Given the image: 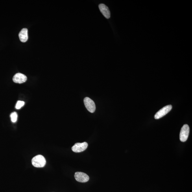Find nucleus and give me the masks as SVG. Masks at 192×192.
Masks as SVG:
<instances>
[{
  "mask_svg": "<svg viewBox=\"0 0 192 192\" xmlns=\"http://www.w3.org/2000/svg\"><path fill=\"white\" fill-rule=\"evenodd\" d=\"M75 177L76 180L81 183L87 182L89 179V176L83 172H76Z\"/></svg>",
  "mask_w": 192,
  "mask_h": 192,
  "instance_id": "nucleus-6",
  "label": "nucleus"
},
{
  "mask_svg": "<svg viewBox=\"0 0 192 192\" xmlns=\"http://www.w3.org/2000/svg\"><path fill=\"white\" fill-rule=\"evenodd\" d=\"M25 102L23 101H17L16 105V108L17 109H19L21 107L24 105Z\"/></svg>",
  "mask_w": 192,
  "mask_h": 192,
  "instance_id": "nucleus-11",
  "label": "nucleus"
},
{
  "mask_svg": "<svg viewBox=\"0 0 192 192\" xmlns=\"http://www.w3.org/2000/svg\"><path fill=\"white\" fill-rule=\"evenodd\" d=\"M190 132L189 126L187 124H185L181 128L180 134V139L181 141L185 142L188 138Z\"/></svg>",
  "mask_w": 192,
  "mask_h": 192,
  "instance_id": "nucleus-2",
  "label": "nucleus"
},
{
  "mask_svg": "<svg viewBox=\"0 0 192 192\" xmlns=\"http://www.w3.org/2000/svg\"><path fill=\"white\" fill-rule=\"evenodd\" d=\"M100 12L106 19H109L110 17V12L107 6L103 4H100L99 6Z\"/></svg>",
  "mask_w": 192,
  "mask_h": 192,
  "instance_id": "nucleus-8",
  "label": "nucleus"
},
{
  "mask_svg": "<svg viewBox=\"0 0 192 192\" xmlns=\"http://www.w3.org/2000/svg\"><path fill=\"white\" fill-rule=\"evenodd\" d=\"M172 108V106L171 105L164 107L161 109L158 112L156 113L154 116V118L156 119H158L163 117L170 112Z\"/></svg>",
  "mask_w": 192,
  "mask_h": 192,
  "instance_id": "nucleus-3",
  "label": "nucleus"
},
{
  "mask_svg": "<svg viewBox=\"0 0 192 192\" xmlns=\"http://www.w3.org/2000/svg\"><path fill=\"white\" fill-rule=\"evenodd\" d=\"M11 119L13 123H16L17 118V114L16 112L12 113L10 115Z\"/></svg>",
  "mask_w": 192,
  "mask_h": 192,
  "instance_id": "nucleus-10",
  "label": "nucleus"
},
{
  "mask_svg": "<svg viewBox=\"0 0 192 192\" xmlns=\"http://www.w3.org/2000/svg\"><path fill=\"white\" fill-rule=\"evenodd\" d=\"M88 144L86 142L82 143H76L72 147L73 151L76 153H79L84 151L88 147Z\"/></svg>",
  "mask_w": 192,
  "mask_h": 192,
  "instance_id": "nucleus-5",
  "label": "nucleus"
},
{
  "mask_svg": "<svg viewBox=\"0 0 192 192\" xmlns=\"http://www.w3.org/2000/svg\"><path fill=\"white\" fill-rule=\"evenodd\" d=\"M27 79V76L22 73H19L16 74L13 78L14 82L19 84L25 82Z\"/></svg>",
  "mask_w": 192,
  "mask_h": 192,
  "instance_id": "nucleus-7",
  "label": "nucleus"
},
{
  "mask_svg": "<svg viewBox=\"0 0 192 192\" xmlns=\"http://www.w3.org/2000/svg\"><path fill=\"white\" fill-rule=\"evenodd\" d=\"M19 38L21 42H25L28 40V30L27 28L22 29L19 34Z\"/></svg>",
  "mask_w": 192,
  "mask_h": 192,
  "instance_id": "nucleus-9",
  "label": "nucleus"
},
{
  "mask_svg": "<svg viewBox=\"0 0 192 192\" xmlns=\"http://www.w3.org/2000/svg\"><path fill=\"white\" fill-rule=\"evenodd\" d=\"M32 163L35 167L42 168L46 165V160L44 157L41 155H38L32 159Z\"/></svg>",
  "mask_w": 192,
  "mask_h": 192,
  "instance_id": "nucleus-1",
  "label": "nucleus"
},
{
  "mask_svg": "<svg viewBox=\"0 0 192 192\" xmlns=\"http://www.w3.org/2000/svg\"><path fill=\"white\" fill-rule=\"evenodd\" d=\"M84 103L87 109L89 112L93 113L94 112L96 106L94 102L88 97H86L84 100Z\"/></svg>",
  "mask_w": 192,
  "mask_h": 192,
  "instance_id": "nucleus-4",
  "label": "nucleus"
}]
</instances>
